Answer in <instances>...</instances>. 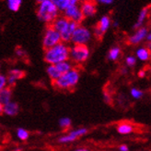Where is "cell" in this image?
Listing matches in <instances>:
<instances>
[{
	"instance_id": "603a6c76",
	"label": "cell",
	"mask_w": 151,
	"mask_h": 151,
	"mask_svg": "<svg viewBox=\"0 0 151 151\" xmlns=\"http://www.w3.org/2000/svg\"><path fill=\"white\" fill-rule=\"evenodd\" d=\"M121 55V48L118 47H114L110 49L109 53H108V59L111 60V61H115L119 58Z\"/></svg>"
},
{
	"instance_id": "52a82bcc",
	"label": "cell",
	"mask_w": 151,
	"mask_h": 151,
	"mask_svg": "<svg viewBox=\"0 0 151 151\" xmlns=\"http://www.w3.org/2000/svg\"><path fill=\"white\" fill-rule=\"evenodd\" d=\"M63 12L65 18H66L69 20L77 22L78 24H80V22L85 19L80 10V7L78 5H71Z\"/></svg>"
},
{
	"instance_id": "4dcf8cb0",
	"label": "cell",
	"mask_w": 151,
	"mask_h": 151,
	"mask_svg": "<svg viewBox=\"0 0 151 151\" xmlns=\"http://www.w3.org/2000/svg\"><path fill=\"white\" fill-rule=\"evenodd\" d=\"M95 1L101 4H104V5H110L113 2V0H95Z\"/></svg>"
},
{
	"instance_id": "2e32d148",
	"label": "cell",
	"mask_w": 151,
	"mask_h": 151,
	"mask_svg": "<svg viewBox=\"0 0 151 151\" xmlns=\"http://www.w3.org/2000/svg\"><path fill=\"white\" fill-rule=\"evenodd\" d=\"M19 111V106L16 102H9L3 106V113L7 116H16Z\"/></svg>"
},
{
	"instance_id": "7c38bea8",
	"label": "cell",
	"mask_w": 151,
	"mask_h": 151,
	"mask_svg": "<svg viewBox=\"0 0 151 151\" xmlns=\"http://www.w3.org/2000/svg\"><path fill=\"white\" fill-rule=\"evenodd\" d=\"M78 26H79L78 23H77V22H75V21L70 20L68 26H67V28L65 30V31L62 34H60V35H61V40H62V42L65 43H65H68V42H71L72 35H73L74 32L76 31V29H77Z\"/></svg>"
},
{
	"instance_id": "ffe728a7",
	"label": "cell",
	"mask_w": 151,
	"mask_h": 151,
	"mask_svg": "<svg viewBox=\"0 0 151 151\" xmlns=\"http://www.w3.org/2000/svg\"><path fill=\"white\" fill-rule=\"evenodd\" d=\"M133 131H134V127L129 123H123L117 126V132L121 134H129L133 133Z\"/></svg>"
},
{
	"instance_id": "b9f144b4",
	"label": "cell",
	"mask_w": 151,
	"mask_h": 151,
	"mask_svg": "<svg viewBox=\"0 0 151 151\" xmlns=\"http://www.w3.org/2000/svg\"><path fill=\"white\" fill-rule=\"evenodd\" d=\"M75 2H77V3H78V2H80V1H84V0H74Z\"/></svg>"
},
{
	"instance_id": "4fadbf2b",
	"label": "cell",
	"mask_w": 151,
	"mask_h": 151,
	"mask_svg": "<svg viewBox=\"0 0 151 151\" xmlns=\"http://www.w3.org/2000/svg\"><path fill=\"white\" fill-rule=\"evenodd\" d=\"M147 29L146 27H141L139 28L137 32H135L132 36L129 37L128 42L131 44H137L140 42H142L147 36Z\"/></svg>"
},
{
	"instance_id": "8fae6325",
	"label": "cell",
	"mask_w": 151,
	"mask_h": 151,
	"mask_svg": "<svg viewBox=\"0 0 151 151\" xmlns=\"http://www.w3.org/2000/svg\"><path fill=\"white\" fill-rule=\"evenodd\" d=\"M25 71H22V70H19V69H12L9 71L7 73V76H6V82L7 85H9V87H13L15 85H16V82L24 78L25 76Z\"/></svg>"
},
{
	"instance_id": "5b68a950",
	"label": "cell",
	"mask_w": 151,
	"mask_h": 151,
	"mask_svg": "<svg viewBox=\"0 0 151 151\" xmlns=\"http://www.w3.org/2000/svg\"><path fill=\"white\" fill-rule=\"evenodd\" d=\"M61 35L51 26V24H47L45 33L42 39V47L44 50H47L52 47L56 46L57 44L61 43Z\"/></svg>"
},
{
	"instance_id": "7bdbcfd3",
	"label": "cell",
	"mask_w": 151,
	"mask_h": 151,
	"mask_svg": "<svg viewBox=\"0 0 151 151\" xmlns=\"http://www.w3.org/2000/svg\"><path fill=\"white\" fill-rule=\"evenodd\" d=\"M150 58H151V52H150Z\"/></svg>"
},
{
	"instance_id": "e0dca14e",
	"label": "cell",
	"mask_w": 151,
	"mask_h": 151,
	"mask_svg": "<svg viewBox=\"0 0 151 151\" xmlns=\"http://www.w3.org/2000/svg\"><path fill=\"white\" fill-rule=\"evenodd\" d=\"M59 11H64L71 5H78L74 0H51Z\"/></svg>"
},
{
	"instance_id": "cb8c5ba5",
	"label": "cell",
	"mask_w": 151,
	"mask_h": 151,
	"mask_svg": "<svg viewBox=\"0 0 151 151\" xmlns=\"http://www.w3.org/2000/svg\"><path fill=\"white\" fill-rule=\"evenodd\" d=\"M22 0H7V7L11 11L16 12L19 9Z\"/></svg>"
},
{
	"instance_id": "f35d334b",
	"label": "cell",
	"mask_w": 151,
	"mask_h": 151,
	"mask_svg": "<svg viewBox=\"0 0 151 151\" xmlns=\"http://www.w3.org/2000/svg\"><path fill=\"white\" fill-rule=\"evenodd\" d=\"M121 70H122V72H124V74H126L127 73V71H126L125 68H122Z\"/></svg>"
},
{
	"instance_id": "4316f807",
	"label": "cell",
	"mask_w": 151,
	"mask_h": 151,
	"mask_svg": "<svg viewBox=\"0 0 151 151\" xmlns=\"http://www.w3.org/2000/svg\"><path fill=\"white\" fill-rule=\"evenodd\" d=\"M130 94L133 98H134V99H140L143 96V95H144L143 91H141L140 89H137V88H131Z\"/></svg>"
},
{
	"instance_id": "1f68e13d",
	"label": "cell",
	"mask_w": 151,
	"mask_h": 151,
	"mask_svg": "<svg viewBox=\"0 0 151 151\" xmlns=\"http://www.w3.org/2000/svg\"><path fill=\"white\" fill-rule=\"evenodd\" d=\"M119 150L120 151H129V148H128V147L126 145H122L119 147Z\"/></svg>"
},
{
	"instance_id": "9c48e42d",
	"label": "cell",
	"mask_w": 151,
	"mask_h": 151,
	"mask_svg": "<svg viewBox=\"0 0 151 151\" xmlns=\"http://www.w3.org/2000/svg\"><path fill=\"white\" fill-rule=\"evenodd\" d=\"M111 25V20L108 16H103L100 20L99 23H98L94 28V35L96 38L101 39L103 34L108 31Z\"/></svg>"
},
{
	"instance_id": "ab89813d",
	"label": "cell",
	"mask_w": 151,
	"mask_h": 151,
	"mask_svg": "<svg viewBox=\"0 0 151 151\" xmlns=\"http://www.w3.org/2000/svg\"><path fill=\"white\" fill-rule=\"evenodd\" d=\"M3 113V106L0 104V114H2Z\"/></svg>"
},
{
	"instance_id": "ba28073f",
	"label": "cell",
	"mask_w": 151,
	"mask_h": 151,
	"mask_svg": "<svg viewBox=\"0 0 151 151\" xmlns=\"http://www.w3.org/2000/svg\"><path fill=\"white\" fill-rule=\"evenodd\" d=\"M88 133V129L87 128H78L76 130H72L69 133H67L66 134L63 135L59 139L58 142L61 143V144H68V143L74 142L77 139L84 136L85 134Z\"/></svg>"
},
{
	"instance_id": "44dd1931",
	"label": "cell",
	"mask_w": 151,
	"mask_h": 151,
	"mask_svg": "<svg viewBox=\"0 0 151 151\" xmlns=\"http://www.w3.org/2000/svg\"><path fill=\"white\" fill-rule=\"evenodd\" d=\"M137 57L142 61H147L150 58V51L147 47L138 48L137 50Z\"/></svg>"
},
{
	"instance_id": "7402d4cb",
	"label": "cell",
	"mask_w": 151,
	"mask_h": 151,
	"mask_svg": "<svg viewBox=\"0 0 151 151\" xmlns=\"http://www.w3.org/2000/svg\"><path fill=\"white\" fill-rule=\"evenodd\" d=\"M147 9H143L140 11V13L138 15V18H137V22H135L134 27H133L134 29H139V28H141L143 22L145 21V19L147 18Z\"/></svg>"
},
{
	"instance_id": "7a4b0ae2",
	"label": "cell",
	"mask_w": 151,
	"mask_h": 151,
	"mask_svg": "<svg viewBox=\"0 0 151 151\" xmlns=\"http://www.w3.org/2000/svg\"><path fill=\"white\" fill-rule=\"evenodd\" d=\"M36 13L38 19L46 24L52 23L59 17V10L51 0H46L39 4Z\"/></svg>"
},
{
	"instance_id": "d4e9b609",
	"label": "cell",
	"mask_w": 151,
	"mask_h": 151,
	"mask_svg": "<svg viewBox=\"0 0 151 151\" xmlns=\"http://www.w3.org/2000/svg\"><path fill=\"white\" fill-rule=\"evenodd\" d=\"M59 126L62 128L63 130H67L69 129L72 125V120L68 117H63L59 120Z\"/></svg>"
},
{
	"instance_id": "277c9868",
	"label": "cell",
	"mask_w": 151,
	"mask_h": 151,
	"mask_svg": "<svg viewBox=\"0 0 151 151\" xmlns=\"http://www.w3.org/2000/svg\"><path fill=\"white\" fill-rule=\"evenodd\" d=\"M89 57V49L87 44H74L70 47L69 59L77 64H81L85 62Z\"/></svg>"
},
{
	"instance_id": "9a60e30c",
	"label": "cell",
	"mask_w": 151,
	"mask_h": 151,
	"mask_svg": "<svg viewBox=\"0 0 151 151\" xmlns=\"http://www.w3.org/2000/svg\"><path fill=\"white\" fill-rule=\"evenodd\" d=\"M12 96H13L12 87L6 86L2 90H0V104L2 106H5L7 103L11 102Z\"/></svg>"
},
{
	"instance_id": "d6986e66",
	"label": "cell",
	"mask_w": 151,
	"mask_h": 151,
	"mask_svg": "<svg viewBox=\"0 0 151 151\" xmlns=\"http://www.w3.org/2000/svg\"><path fill=\"white\" fill-rule=\"evenodd\" d=\"M55 67H56V69L58 70V71L60 72V74H61V75L68 72L70 70L73 69L72 63L70 61H68V60H67V61H64V62H60V63L56 64Z\"/></svg>"
},
{
	"instance_id": "d590c367",
	"label": "cell",
	"mask_w": 151,
	"mask_h": 151,
	"mask_svg": "<svg viewBox=\"0 0 151 151\" xmlns=\"http://www.w3.org/2000/svg\"><path fill=\"white\" fill-rule=\"evenodd\" d=\"M147 40L148 42H151V32L149 34H147Z\"/></svg>"
},
{
	"instance_id": "83f0119b",
	"label": "cell",
	"mask_w": 151,
	"mask_h": 151,
	"mask_svg": "<svg viewBox=\"0 0 151 151\" xmlns=\"http://www.w3.org/2000/svg\"><path fill=\"white\" fill-rule=\"evenodd\" d=\"M125 63L128 67H134L135 65V63H137V58L133 56H129V57L126 58Z\"/></svg>"
},
{
	"instance_id": "3957f363",
	"label": "cell",
	"mask_w": 151,
	"mask_h": 151,
	"mask_svg": "<svg viewBox=\"0 0 151 151\" xmlns=\"http://www.w3.org/2000/svg\"><path fill=\"white\" fill-rule=\"evenodd\" d=\"M79 78V71L76 68H73L68 72L63 74L59 79L52 82V85L58 90H71L78 85Z\"/></svg>"
},
{
	"instance_id": "f546056e",
	"label": "cell",
	"mask_w": 151,
	"mask_h": 151,
	"mask_svg": "<svg viewBox=\"0 0 151 151\" xmlns=\"http://www.w3.org/2000/svg\"><path fill=\"white\" fill-rule=\"evenodd\" d=\"M7 85L6 82V76H5L4 74L0 73V90H2L3 88H5Z\"/></svg>"
},
{
	"instance_id": "ac0fdd59",
	"label": "cell",
	"mask_w": 151,
	"mask_h": 151,
	"mask_svg": "<svg viewBox=\"0 0 151 151\" xmlns=\"http://www.w3.org/2000/svg\"><path fill=\"white\" fill-rule=\"evenodd\" d=\"M46 72L52 82H55L57 79H59L62 76V75L60 74V72L58 71V70L56 69L55 65H48V67L46 68Z\"/></svg>"
},
{
	"instance_id": "8d00e7d4",
	"label": "cell",
	"mask_w": 151,
	"mask_h": 151,
	"mask_svg": "<svg viewBox=\"0 0 151 151\" xmlns=\"http://www.w3.org/2000/svg\"><path fill=\"white\" fill-rule=\"evenodd\" d=\"M147 48L151 52V42H149L148 44H147Z\"/></svg>"
},
{
	"instance_id": "484cf974",
	"label": "cell",
	"mask_w": 151,
	"mask_h": 151,
	"mask_svg": "<svg viewBox=\"0 0 151 151\" xmlns=\"http://www.w3.org/2000/svg\"><path fill=\"white\" fill-rule=\"evenodd\" d=\"M16 133H17V137L21 141H26L29 136V132L26 129H24V128H18Z\"/></svg>"
},
{
	"instance_id": "74e56055",
	"label": "cell",
	"mask_w": 151,
	"mask_h": 151,
	"mask_svg": "<svg viewBox=\"0 0 151 151\" xmlns=\"http://www.w3.org/2000/svg\"><path fill=\"white\" fill-rule=\"evenodd\" d=\"M44 1H46V0H36V3L37 4H41V3H42Z\"/></svg>"
},
{
	"instance_id": "836d02e7",
	"label": "cell",
	"mask_w": 151,
	"mask_h": 151,
	"mask_svg": "<svg viewBox=\"0 0 151 151\" xmlns=\"http://www.w3.org/2000/svg\"><path fill=\"white\" fill-rule=\"evenodd\" d=\"M145 75H146V72H145V71H140L138 72V76H139L140 78L145 77Z\"/></svg>"
},
{
	"instance_id": "30bf717a",
	"label": "cell",
	"mask_w": 151,
	"mask_h": 151,
	"mask_svg": "<svg viewBox=\"0 0 151 151\" xmlns=\"http://www.w3.org/2000/svg\"><path fill=\"white\" fill-rule=\"evenodd\" d=\"M80 10L84 18L92 17L97 12L96 4L93 0H84L80 6Z\"/></svg>"
},
{
	"instance_id": "f1b7e54d",
	"label": "cell",
	"mask_w": 151,
	"mask_h": 151,
	"mask_svg": "<svg viewBox=\"0 0 151 151\" xmlns=\"http://www.w3.org/2000/svg\"><path fill=\"white\" fill-rule=\"evenodd\" d=\"M15 53H16V55L19 57V58H23L27 56V53L24 49H22L21 47H17L16 50H15Z\"/></svg>"
},
{
	"instance_id": "8992f818",
	"label": "cell",
	"mask_w": 151,
	"mask_h": 151,
	"mask_svg": "<svg viewBox=\"0 0 151 151\" xmlns=\"http://www.w3.org/2000/svg\"><path fill=\"white\" fill-rule=\"evenodd\" d=\"M90 39H91V33L89 30L79 25L73 34L71 42L74 44H86L90 41Z\"/></svg>"
},
{
	"instance_id": "6da1fadb",
	"label": "cell",
	"mask_w": 151,
	"mask_h": 151,
	"mask_svg": "<svg viewBox=\"0 0 151 151\" xmlns=\"http://www.w3.org/2000/svg\"><path fill=\"white\" fill-rule=\"evenodd\" d=\"M44 51V60L49 65H56L69 59L70 47L63 42Z\"/></svg>"
},
{
	"instance_id": "d6a6232c",
	"label": "cell",
	"mask_w": 151,
	"mask_h": 151,
	"mask_svg": "<svg viewBox=\"0 0 151 151\" xmlns=\"http://www.w3.org/2000/svg\"><path fill=\"white\" fill-rule=\"evenodd\" d=\"M104 100L106 101L107 103H111V96L109 95H107L106 93L104 94Z\"/></svg>"
},
{
	"instance_id": "5bb4252c",
	"label": "cell",
	"mask_w": 151,
	"mask_h": 151,
	"mask_svg": "<svg viewBox=\"0 0 151 151\" xmlns=\"http://www.w3.org/2000/svg\"><path fill=\"white\" fill-rule=\"evenodd\" d=\"M69 20H67L66 18L63 17H58L52 23H51V26L54 28L55 31H57L59 34H62L65 30L67 28L69 24Z\"/></svg>"
},
{
	"instance_id": "e575fe53",
	"label": "cell",
	"mask_w": 151,
	"mask_h": 151,
	"mask_svg": "<svg viewBox=\"0 0 151 151\" xmlns=\"http://www.w3.org/2000/svg\"><path fill=\"white\" fill-rule=\"evenodd\" d=\"M74 151H89L88 148H78V149H76Z\"/></svg>"
},
{
	"instance_id": "60d3db41",
	"label": "cell",
	"mask_w": 151,
	"mask_h": 151,
	"mask_svg": "<svg viewBox=\"0 0 151 151\" xmlns=\"http://www.w3.org/2000/svg\"><path fill=\"white\" fill-rule=\"evenodd\" d=\"M113 26H114V27H118V22H117V21H114V22H113Z\"/></svg>"
}]
</instances>
